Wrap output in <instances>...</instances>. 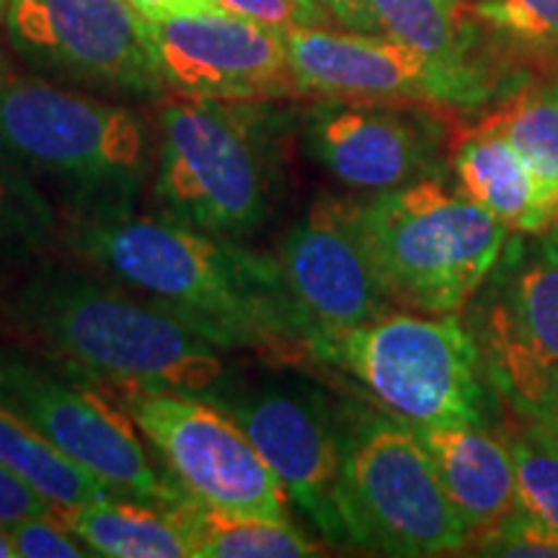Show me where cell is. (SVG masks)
<instances>
[{"mask_svg":"<svg viewBox=\"0 0 558 558\" xmlns=\"http://www.w3.org/2000/svg\"><path fill=\"white\" fill-rule=\"evenodd\" d=\"M75 248L215 349L308 347L279 259L163 215L86 218Z\"/></svg>","mask_w":558,"mask_h":558,"instance_id":"1","label":"cell"},{"mask_svg":"<svg viewBox=\"0 0 558 558\" xmlns=\"http://www.w3.org/2000/svg\"><path fill=\"white\" fill-rule=\"evenodd\" d=\"M19 308L54 352L117 388L202 396L226 375L218 349L181 320L83 271H39Z\"/></svg>","mask_w":558,"mask_h":558,"instance_id":"2","label":"cell"},{"mask_svg":"<svg viewBox=\"0 0 558 558\" xmlns=\"http://www.w3.org/2000/svg\"><path fill=\"white\" fill-rule=\"evenodd\" d=\"M0 150L50 179L81 220L132 213L150 171L135 111L21 75H0Z\"/></svg>","mask_w":558,"mask_h":558,"instance_id":"3","label":"cell"},{"mask_svg":"<svg viewBox=\"0 0 558 558\" xmlns=\"http://www.w3.org/2000/svg\"><path fill=\"white\" fill-rule=\"evenodd\" d=\"M360 226L393 308L458 313L497 269L509 230L437 177L360 202Z\"/></svg>","mask_w":558,"mask_h":558,"instance_id":"4","label":"cell"},{"mask_svg":"<svg viewBox=\"0 0 558 558\" xmlns=\"http://www.w3.org/2000/svg\"><path fill=\"white\" fill-rule=\"evenodd\" d=\"M308 349L414 427L492 416L497 390H488L478 341L456 313L388 311L354 329L316 333Z\"/></svg>","mask_w":558,"mask_h":558,"instance_id":"5","label":"cell"},{"mask_svg":"<svg viewBox=\"0 0 558 558\" xmlns=\"http://www.w3.org/2000/svg\"><path fill=\"white\" fill-rule=\"evenodd\" d=\"M275 179L256 104L177 96L160 107L156 197L169 218L241 239L267 220Z\"/></svg>","mask_w":558,"mask_h":558,"instance_id":"6","label":"cell"},{"mask_svg":"<svg viewBox=\"0 0 558 558\" xmlns=\"http://www.w3.org/2000/svg\"><path fill=\"white\" fill-rule=\"evenodd\" d=\"M341 512L349 543L386 556H445L469 546L465 522L414 424L349 403L337 411Z\"/></svg>","mask_w":558,"mask_h":558,"instance_id":"7","label":"cell"},{"mask_svg":"<svg viewBox=\"0 0 558 558\" xmlns=\"http://www.w3.org/2000/svg\"><path fill=\"white\" fill-rule=\"evenodd\" d=\"M117 393L184 494L220 512L288 518V492L220 403L179 390L117 388Z\"/></svg>","mask_w":558,"mask_h":558,"instance_id":"8","label":"cell"},{"mask_svg":"<svg viewBox=\"0 0 558 558\" xmlns=\"http://www.w3.org/2000/svg\"><path fill=\"white\" fill-rule=\"evenodd\" d=\"M0 403L120 497L163 507L184 497L153 469L130 411L96 388L21 357H0Z\"/></svg>","mask_w":558,"mask_h":558,"instance_id":"9","label":"cell"},{"mask_svg":"<svg viewBox=\"0 0 558 558\" xmlns=\"http://www.w3.org/2000/svg\"><path fill=\"white\" fill-rule=\"evenodd\" d=\"M284 41L295 90L320 99L473 109L494 94L486 68L445 65L386 34L303 26Z\"/></svg>","mask_w":558,"mask_h":558,"instance_id":"10","label":"cell"},{"mask_svg":"<svg viewBox=\"0 0 558 558\" xmlns=\"http://www.w3.org/2000/svg\"><path fill=\"white\" fill-rule=\"evenodd\" d=\"M3 19L21 58L58 78L132 96L163 90L145 19L128 0H11Z\"/></svg>","mask_w":558,"mask_h":558,"instance_id":"11","label":"cell"},{"mask_svg":"<svg viewBox=\"0 0 558 558\" xmlns=\"http://www.w3.org/2000/svg\"><path fill=\"white\" fill-rule=\"evenodd\" d=\"M492 388L520 414L558 401V243L538 239L488 292L478 331Z\"/></svg>","mask_w":558,"mask_h":558,"instance_id":"12","label":"cell"},{"mask_svg":"<svg viewBox=\"0 0 558 558\" xmlns=\"http://www.w3.org/2000/svg\"><path fill=\"white\" fill-rule=\"evenodd\" d=\"M163 88L213 101L279 99L295 90L284 32L228 11L145 21Z\"/></svg>","mask_w":558,"mask_h":558,"instance_id":"13","label":"cell"},{"mask_svg":"<svg viewBox=\"0 0 558 558\" xmlns=\"http://www.w3.org/2000/svg\"><path fill=\"white\" fill-rule=\"evenodd\" d=\"M220 407L254 439L311 525L333 546H352L341 512L339 422L324 396L305 386H262Z\"/></svg>","mask_w":558,"mask_h":558,"instance_id":"14","label":"cell"},{"mask_svg":"<svg viewBox=\"0 0 558 558\" xmlns=\"http://www.w3.org/2000/svg\"><path fill=\"white\" fill-rule=\"evenodd\" d=\"M279 267L316 333L354 329L393 311L362 235L360 202L320 197L284 235Z\"/></svg>","mask_w":558,"mask_h":558,"instance_id":"15","label":"cell"},{"mask_svg":"<svg viewBox=\"0 0 558 558\" xmlns=\"http://www.w3.org/2000/svg\"><path fill=\"white\" fill-rule=\"evenodd\" d=\"M442 135L427 111L380 101H329L305 124L311 156L341 184L369 194L429 177Z\"/></svg>","mask_w":558,"mask_h":558,"instance_id":"16","label":"cell"},{"mask_svg":"<svg viewBox=\"0 0 558 558\" xmlns=\"http://www.w3.org/2000/svg\"><path fill=\"white\" fill-rule=\"evenodd\" d=\"M414 429L471 538L520 507L518 473L499 424L460 422Z\"/></svg>","mask_w":558,"mask_h":558,"instance_id":"17","label":"cell"},{"mask_svg":"<svg viewBox=\"0 0 558 558\" xmlns=\"http://www.w3.org/2000/svg\"><path fill=\"white\" fill-rule=\"evenodd\" d=\"M452 173L458 190L509 233H548L558 218V197L509 143L494 114L458 140L452 148Z\"/></svg>","mask_w":558,"mask_h":558,"instance_id":"18","label":"cell"},{"mask_svg":"<svg viewBox=\"0 0 558 558\" xmlns=\"http://www.w3.org/2000/svg\"><path fill=\"white\" fill-rule=\"evenodd\" d=\"M62 525L107 558H192L184 525L171 505L140 499H101L65 509Z\"/></svg>","mask_w":558,"mask_h":558,"instance_id":"19","label":"cell"},{"mask_svg":"<svg viewBox=\"0 0 558 558\" xmlns=\"http://www.w3.org/2000/svg\"><path fill=\"white\" fill-rule=\"evenodd\" d=\"M171 507L184 525L192 558H300L318 554L316 543L288 518L220 512L190 494Z\"/></svg>","mask_w":558,"mask_h":558,"instance_id":"20","label":"cell"},{"mask_svg":"<svg viewBox=\"0 0 558 558\" xmlns=\"http://www.w3.org/2000/svg\"><path fill=\"white\" fill-rule=\"evenodd\" d=\"M0 463L65 509L109 499L117 494L3 403H0Z\"/></svg>","mask_w":558,"mask_h":558,"instance_id":"21","label":"cell"},{"mask_svg":"<svg viewBox=\"0 0 558 558\" xmlns=\"http://www.w3.org/2000/svg\"><path fill=\"white\" fill-rule=\"evenodd\" d=\"M380 34L456 68H484L473 60V34L448 0H369Z\"/></svg>","mask_w":558,"mask_h":558,"instance_id":"22","label":"cell"},{"mask_svg":"<svg viewBox=\"0 0 558 558\" xmlns=\"http://www.w3.org/2000/svg\"><path fill=\"white\" fill-rule=\"evenodd\" d=\"M494 120L558 197V73L518 90Z\"/></svg>","mask_w":558,"mask_h":558,"instance_id":"23","label":"cell"},{"mask_svg":"<svg viewBox=\"0 0 558 558\" xmlns=\"http://www.w3.org/2000/svg\"><path fill=\"white\" fill-rule=\"evenodd\" d=\"M518 473V499L525 512L558 530V445L541 422L509 409L499 424Z\"/></svg>","mask_w":558,"mask_h":558,"instance_id":"24","label":"cell"},{"mask_svg":"<svg viewBox=\"0 0 558 558\" xmlns=\"http://www.w3.org/2000/svg\"><path fill=\"white\" fill-rule=\"evenodd\" d=\"M486 29L527 58H558V0H476Z\"/></svg>","mask_w":558,"mask_h":558,"instance_id":"25","label":"cell"},{"mask_svg":"<svg viewBox=\"0 0 558 558\" xmlns=\"http://www.w3.org/2000/svg\"><path fill=\"white\" fill-rule=\"evenodd\" d=\"M469 546L476 548L478 556L558 558V530L518 507L494 527L473 535Z\"/></svg>","mask_w":558,"mask_h":558,"instance_id":"26","label":"cell"},{"mask_svg":"<svg viewBox=\"0 0 558 558\" xmlns=\"http://www.w3.org/2000/svg\"><path fill=\"white\" fill-rule=\"evenodd\" d=\"M52 226V209L26 181L0 173V243L37 246Z\"/></svg>","mask_w":558,"mask_h":558,"instance_id":"27","label":"cell"},{"mask_svg":"<svg viewBox=\"0 0 558 558\" xmlns=\"http://www.w3.org/2000/svg\"><path fill=\"white\" fill-rule=\"evenodd\" d=\"M16 558H83L94 556L78 535L58 518H29L5 530Z\"/></svg>","mask_w":558,"mask_h":558,"instance_id":"28","label":"cell"},{"mask_svg":"<svg viewBox=\"0 0 558 558\" xmlns=\"http://www.w3.org/2000/svg\"><path fill=\"white\" fill-rule=\"evenodd\" d=\"M218 5L233 16L256 21L279 32L326 26V21L331 19L318 0H218Z\"/></svg>","mask_w":558,"mask_h":558,"instance_id":"29","label":"cell"},{"mask_svg":"<svg viewBox=\"0 0 558 558\" xmlns=\"http://www.w3.org/2000/svg\"><path fill=\"white\" fill-rule=\"evenodd\" d=\"M62 514L65 507H58L0 463V530H9L29 518H58L62 522Z\"/></svg>","mask_w":558,"mask_h":558,"instance_id":"30","label":"cell"},{"mask_svg":"<svg viewBox=\"0 0 558 558\" xmlns=\"http://www.w3.org/2000/svg\"><path fill=\"white\" fill-rule=\"evenodd\" d=\"M145 21H166L179 16H194V13L222 11L218 0H128Z\"/></svg>","mask_w":558,"mask_h":558,"instance_id":"31","label":"cell"},{"mask_svg":"<svg viewBox=\"0 0 558 558\" xmlns=\"http://www.w3.org/2000/svg\"><path fill=\"white\" fill-rule=\"evenodd\" d=\"M331 19H337L349 32L380 34L378 19H375L369 0H318Z\"/></svg>","mask_w":558,"mask_h":558,"instance_id":"32","label":"cell"},{"mask_svg":"<svg viewBox=\"0 0 558 558\" xmlns=\"http://www.w3.org/2000/svg\"><path fill=\"white\" fill-rule=\"evenodd\" d=\"M525 416L535 418V422H541L543 427L548 429V435L554 437V442L558 445V401L550 403V407H546V409L533 411V414H525Z\"/></svg>","mask_w":558,"mask_h":558,"instance_id":"33","label":"cell"},{"mask_svg":"<svg viewBox=\"0 0 558 558\" xmlns=\"http://www.w3.org/2000/svg\"><path fill=\"white\" fill-rule=\"evenodd\" d=\"M0 558H16V550H13L5 530H0Z\"/></svg>","mask_w":558,"mask_h":558,"instance_id":"34","label":"cell"},{"mask_svg":"<svg viewBox=\"0 0 558 558\" xmlns=\"http://www.w3.org/2000/svg\"><path fill=\"white\" fill-rule=\"evenodd\" d=\"M548 239L558 243V218H556V222H554V226H550V230H548Z\"/></svg>","mask_w":558,"mask_h":558,"instance_id":"35","label":"cell"},{"mask_svg":"<svg viewBox=\"0 0 558 558\" xmlns=\"http://www.w3.org/2000/svg\"><path fill=\"white\" fill-rule=\"evenodd\" d=\"M9 3H11V0H0V19L5 16V9H9Z\"/></svg>","mask_w":558,"mask_h":558,"instance_id":"36","label":"cell"},{"mask_svg":"<svg viewBox=\"0 0 558 558\" xmlns=\"http://www.w3.org/2000/svg\"><path fill=\"white\" fill-rule=\"evenodd\" d=\"M448 3H452V5H458V3H460V0H448Z\"/></svg>","mask_w":558,"mask_h":558,"instance_id":"37","label":"cell"}]
</instances>
